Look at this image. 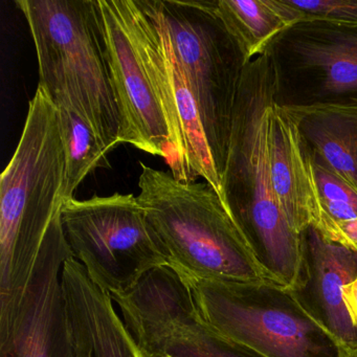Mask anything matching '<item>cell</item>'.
Segmentation results:
<instances>
[{
  "label": "cell",
  "mask_w": 357,
  "mask_h": 357,
  "mask_svg": "<svg viewBox=\"0 0 357 357\" xmlns=\"http://www.w3.org/2000/svg\"><path fill=\"white\" fill-rule=\"evenodd\" d=\"M279 93L271 50L246 66L222 176L223 202L248 233L275 281L292 291L307 280L306 235L294 233L271 174V114Z\"/></svg>",
  "instance_id": "cell-1"
},
{
  "label": "cell",
  "mask_w": 357,
  "mask_h": 357,
  "mask_svg": "<svg viewBox=\"0 0 357 357\" xmlns=\"http://www.w3.org/2000/svg\"><path fill=\"white\" fill-rule=\"evenodd\" d=\"M64 181L57 109L38 85L0 178V347L11 338L43 240L61 210Z\"/></svg>",
  "instance_id": "cell-2"
},
{
  "label": "cell",
  "mask_w": 357,
  "mask_h": 357,
  "mask_svg": "<svg viewBox=\"0 0 357 357\" xmlns=\"http://www.w3.org/2000/svg\"><path fill=\"white\" fill-rule=\"evenodd\" d=\"M139 204L181 275L225 283H278L208 183H185L139 162ZM280 285V284H279Z\"/></svg>",
  "instance_id": "cell-3"
},
{
  "label": "cell",
  "mask_w": 357,
  "mask_h": 357,
  "mask_svg": "<svg viewBox=\"0 0 357 357\" xmlns=\"http://www.w3.org/2000/svg\"><path fill=\"white\" fill-rule=\"evenodd\" d=\"M36 47L39 86L66 97L104 147L119 144L121 116L106 59L97 0H16Z\"/></svg>",
  "instance_id": "cell-4"
},
{
  "label": "cell",
  "mask_w": 357,
  "mask_h": 357,
  "mask_svg": "<svg viewBox=\"0 0 357 357\" xmlns=\"http://www.w3.org/2000/svg\"><path fill=\"white\" fill-rule=\"evenodd\" d=\"M183 277L200 319L225 340L261 357L337 356L333 336L292 290L277 283Z\"/></svg>",
  "instance_id": "cell-5"
},
{
  "label": "cell",
  "mask_w": 357,
  "mask_h": 357,
  "mask_svg": "<svg viewBox=\"0 0 357 357\" xmlns=\"http://www.w3.org/2000/svg\"><path fill=\"white\" fill-rule=\"evenodd\" d=\"M187 77L222 179L231 124L246 63L239 47L208 1L154 0Z\"/></svg>",
  "instance_id": "cell-6"
},
{
  "label": "cell",
  "mask_w": 357,
  "mask_h": 357,
  "mask_svg": "<svg viewBox=\"0 0 357 357\" xmlns=\"http://www.w3.org/2000/svg\"><path fill=\"white\" fill-rule=\"evenodd\" d=\"M61 222L73 256L110 296L130 291L168 254L133 194L64 202Z\"/></svg>",
  "instance_id": "cell-7"
},
{
  "label": "cell",
  "mask_w": 357,
  "mask_h": 357,
  "mask_svg": "<svg viewBox=\"0 0 357 357\" xmlns=\"http://www.w3.org/2000/svg\"><path fill=\"white\" fill-rule=\"evenodd\" d=\"M118 1L168 122L174 158L170 162L173 176L185 183L202 177L223 202L222 179L211 152L197 104L154 0Z\"/></svg>",
  "instance_id": "cell-8"
},
{
  "label": "cell",
  "mask_w": 357,
  "mask_h": 357,
  "mask_svg": "<svg viewBox=\"0 0 357 357\" xmlns=\"http://www.w3.org/2000/svg\"><path fill=\"white\" fill-rule=\"evenodd\" d=\"M112 87L121 116L119 144L172 160L170 130L162 104L125 24L118 0H97Z\"/></svg>",
  "instance_id": "cell-9"
},
{
  "label": "cell",
  "mask_w": 357,
  "mask_h": 357,
  "mask_svg": "<svg viewBox=\"0 0 357 357\" xmlns=\"http://www.w3.org/2000/svg\"><path fill=\"white\" fill-rule=\"evenodd\" d=\"M58 211L41 245L17 321L1 357H70V331L62 284L72 257Z\"/></svg>",
  "instance_id": "cell-10"
},
{
  "label": "cell",
  "mask_w": 357,
  "mask_h": 357,
  "mask_svg": "<svg viewBox=\"0 0 357 357\" xmlns=\"http://www.w3.org/2000/svg\"><path fill=\"white\" fill-rule=\"evenodd\" d=\"M269 49L278 66H289L312 81L313 99L306 106L357 100V28L300 22Z\"/></svg>",
  "instance_id": "cell-11"
},
{
  "label": "cell",
  "mask_w": 357,
  "mask_h": 357,
  "mask_svg": "<svg viewBox=\"0 0 357 357\" xmlns=\"http://www.w3.org/2000/svg\"><path fill=\"white\" fill-rule=\"evenodd\" d=\"M70 357H144L107 292L70 257L62 269Z\"/></svg>",
  "instance_id": "cell-12"
},
{
  "label": "cell",
  "mask_w": 357,
  "mask_h": 357,
  "mask_svg": "<svg viewBox=\"0 0 357 357\" xmlns=\"http://www.w3.org/2000/svg\"><path fill=\"white\" fill-rule=\"evenodd\" d=\"M271 158L280 206L292 231L305 236L321 211L314 164L301 131L300 119L278 99L271 108Z\"/></svg>",
  "instance_id": "cell-13"
},
{
  "label": "cell",
  "mask_w": 357,
  "mask_h": 357,
  "mask_svg": "<svg viewBox=\"0 0 357 357\" xmlns=\"http://www.w3.org/2000/svg\"><path fill=\"white\" fill-rule=\"evenodd\" d=\"M306 283L294 292L337 346L357 344V329L342 302V289L357 278V252L326 241L312 227L306 231Z\"/></svg>",
  "instance_id": "cell-14"
},
{
  "label": "cell",
  "mask_w": 357,
  "mask_h": 357,
  "mask_svg": "<svg viewBox=\"0 0 357 357\" xmlns=\"http://www.w3.org/2000/svg\"><path fill=\"white\" fill-rule=\"evenodd\" d=\"M135 340L144 357H261L212 331L195 302L179 305Z\"/></svg>",
  "instance_id": "cell-15"
},
{
  "label": "cell",
  "mask_w": 357,
  "mask_h": 357,
  "mask_svg": "<svg viewBox=\"0 0 357 357\" xmlns=\"http://www.w3.org/2000/svg\"><path fill=\"white\" fill-rule=\"evenodd\" d=\"M208 7L235 40L246 63L298 24L284 0H212Z\"/></svg>",
  "instance_id": "cell-16"
},
{
  "label": "cell",
  "mask_w": 357,
  "mask_h": 357,
  "mask_svg": "<svg viewBox=\"0 0 357 357\" xmlns=\"http://www.w3.org/2000/svg\"><path fill=\"white\" fill-rule=\"evenodd\" d=\"M300 119V128L313 158L357 193V137L332 106L286 105Z\"/></svg>",
  "instance_id": "cell-17"
},
{
  "label": "cell",
  "mask_w": 357,
  "mask_h": 357,
  "mask_svg": "<svg viewBox=\"0 0 357 357\" xmlns=\"http://www.w3.org/2000/svg\"><path fill=\"white\" fill-rule=\"evenodd\" d=\"M55 104L66 154L63 202L73 199L79 185L97 168H107V151L86 119L66 97L51 98Z\"/></svg>",
  "instance_id": "cell-18"
},
{
  "label": "cell",
  "mask_w": 357,
  "mask_h": 357,
  "mask_svg": "<svg viewBox=\"0 0 357 357\" xmlns=\"http://www.w3.org/2000/svg\"><path fill=\"white\" fill-rule=\"evenodd\" d=\"M296 22H321L357 28V0H284Z\"/></svg>",
  "instance_id": "cell-19"
},
{
  "label": "cell",
  "mask_w": 357,
  "mask_h": 357,
  "mask_svg": "<svg viewBox=\"0 0 357 357\" xmlns=\"http://www.w3.org/2000/svg\"><path fill=\"white\" fill-rule=\"evenodd\" d=\"M313 164L321 202L349 204L357 208L356 192L314 158Z\"/></svg>",
  "instance_id": "cell-20"
},
{
  "label": "cell",
  "mask_w": 357,
  "mask_h": 357,
  "mask_svg": "<svg viewBox=\"0 0 357 357\" xmlns=\"http://www.w3.org/2000/svg\"><path fill=\"white\" fill-rule=\"evenodd\" d=\"M319 235L326 241L357 252V218L332 223Z\"/></svg>",
  "instance_id": "cell-21"
},
{
  "label": "cell",
  "mask_w": 357,
  "mask_h": 357,
  "mask_svg": "<svg viewBox=\"0 0 357 357\" xmlns=\"http://www.w3.org/2000/svg\"><path fill=\"white\" fill-rule=\"evenodd\" d=\"M342 302L349 319L357 329V278L344 286L342 289Z\"/></svg>",
  "instance_id": "cell-22"
},
{
  "label": "cell",
  "mask_w": 357,
  "mask_h": 357,
  "mask_svg": "<svg viewBox=\"0 0 357 357\" xmlns=\"http://www.w3.org/2000/svg\"><path fill=\"white\" fill-rule=\"evenodd\" d=\"M336 357H357V344H354V346L338 344L337 356Z\"/></svg>",
  "instance_id": "cell-23"
},
{
  "label": "cell",
  "mask_w": 357,
  "mask_h": 357,
  "mask_svg": "<svg viewBox=\"0 0 357 357\" xmlns=\"http://www.w3.org/2000/svg\"><path fill=\"white\" fill-rule=\"evenodd\" d=\"M162 357H173V356H170V355H166V356H162Z\"/></svg>",
  "instance_id": "cell-24"
}]
</instances>
